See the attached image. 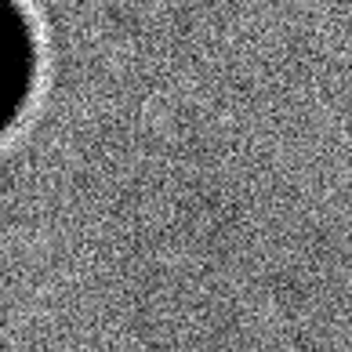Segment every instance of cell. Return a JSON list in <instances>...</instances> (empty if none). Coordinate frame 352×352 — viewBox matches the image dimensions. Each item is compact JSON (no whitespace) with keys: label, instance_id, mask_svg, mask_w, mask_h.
<instances>
[{"label":"cell","instance_id":"1","mask_svg":"<svg viewBox=\"0 0 352 352\" xmlns=\"http://www.w3.org/2000/svg\"><path fill=\"white\" fill-rule=\"evenodd\" d=\"M0 73H4V51H0Z\"/></svg>","mask_w":352,"mask_h":352}]
</instances>
